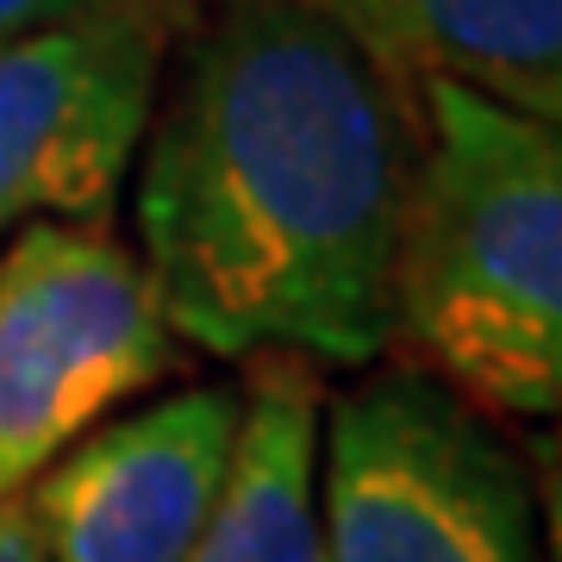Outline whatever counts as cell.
Returning a JSON list of instances; mask_svg holds the SVG:
<instances>
[{
	"instance_id": "cell-1",
	"label": "cell",
	"mask_w": 562,
	"mask_h": 562,
	"mask_svg": "<svg viewBox=\"0 0 562 562\" xmlns=\"http://www.w3.org/2000/svg\"><path fill=\"white\" fill-rule=\"evenodd\" d=\"M138 262L206 357L369 369L413 176L401 81L313 0H213L138 144Z\"/></svg>"
},
{
	"instance_id": "cell-2",
	"label": "cell",
	"mask_w": 562,
	"mask_h": 562,
	"mask_svg": "<svg viewBox=\"0 0 562 562\" xmlns=\"http://www.w3.org/2000/svg\"><path fill=\"white\" fill-rule=\"evenodd\" d=\"M394 232V338L482 413L550 419L562 401V132L419 81Z\"/></svg>"
},
{
	"instance_id": "cell-3",
	"label": "cell",
	"mask_w": 562,
	"mask_h": 562,
	"mask_svg": "<svg viewBox=\"0 0 562 562\" xmlns=\"http://www.w3.org/2000/svg\"><path fill=\"white\" fill-rule=\"evenodd\" d=\"M325 562H543L531 482L482 406L375 369L319 419Z\"/></svg>"
},
{
	"instance_id": "cell-4",
	"label": "cell",
	"mask_w": 562,
	"mask_h": 562,
	"mask_svg": "<svg viewBox=\"0 0 562 562\" xmlns=\"http://www.w3.org/2000/svg\"><path fill=\"white\" fill-rule=\"evenodd\" d=\"M181 369L150 269L106 220H32L0 238V501L106 413Z\"/></svg>"
},
{
	"instance_id": "cell-5",
	"label": "cell",
	"mask_w": 562,
	"mask_h": 562,
	"mask_svg": "<svg viewBox=\"0 0 562 562\" xmlns=\"http://www.w3.org/2000/svg\"><path fill=\"white\" fill-rule=\"evenodd\" d=\"M169 44V0H106L0 44V238L32 220H106L138 162Z\"/></svg>"
},
{
	"instance_id": "cell-6",
	"label": "cell",
	"mask_w": 562,
	"mask_h": 562,
	"mask_svg": "<svg viewBox=\"0 0 562 562\" xmlns=\"http://www.w3.org/2000/svg\"><path fill=\"white\" fill-rule=\"evenodd\" d=\"M244 387L188 382L69 443L20 494L50 562H188L220 501Z\"/></svg>"
},
{
	"instance_id": "cell-7",
	"label": "cell",
	"mask_w": 562,
	"mask_h": 562,
	"mask_svg": "<svg viewBox=\"0 0 562 562\" xmlns=\"http://www.w3.org/2000/svg\"><path fill=\"white\" fill-rule=\"evenodd\" d=\"M362 38L394 81H457L469 94L562 120V0H313Z\"/></svg>"
},
{
	"instance_id": "cell-8",
	"label": "cell",
	"mask_w": 562,
	"mask_h": 562,
	"mask_svg": "<svg viewBox=\"0 0 562 562\" xmlns=\"http://www.w3.org/2000/svg\"><path fill=\"white\" fill-rule=\"evenodd\" d=\"M319 369L250 357L238 443L188 562H325L319 538Z\"/></svg>"
},
{
	"instance_id": "cell-9",
	"label": "cell",
	"mask_w": 562,
	"mask_h": 562,
	"mask_svg": "<svg viewBox=\"0 0 562 562\" xmlns=\"http://www.w3.org/2000/svg\"><path fill=\"white\" fill-rule=\"evenodd\" d=\"M94 7H106V0H0V44L32 38L44 25H63L76 13H94Z\"/></svg>"
},
{
	"instance_id": "cell-10",
	"label": "cell",
	"mask_w": 562,
	"mask_h": 562,
	"mask_svg": "<svg viewBox=\"0 0 562 562\" xmlns=\"http://www.w3.org/2000/svg\"><path fill=\"white\" fill-rule=\"evenodd\" d=\"M0 562H50L25 525V506L20 501H0Z\"/></svg>"
}]
</instances>
